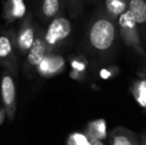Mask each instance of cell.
Wrapping results in <instances>:
<instances>
[{"mask_svg": "<svg viewBox=\"0 0 146 145\" xmlns=\"http://www.w3.org/2000/svg\"><path fill=\"white\" fill-rule=\"evenodd\" d=\"M128 9L138 26L143 45L146 49V0H128Z\"/></svg>", "mask_w": 146, "mask_h": 145, "instance_id": "cell-12", "label": "cell"}, {"mask_svg": "<svg viewBox=\"0 0 146 145\" xmlns=\"http://www.w3.org/2000/svg\"><path fill=\"white\" fill-rule=\"evenodd\" d=\"M120 39L117 22L96 8L88 21L84 37V50L96 65L113 60Z\"/></svg>", "mask_w": 146, "mask_h": 145, "instance_id": "cell-1", "label": "cell"}, {"mask_svg": "<svg viewBox=\"0 0 146 145\" xmlns=\"http://www.w3.org/2000/svg\"><path fill=\"white\" fill-rule=\"evenodd\" d=\"M18 49L13 28L0 32V65L15 77L18 75Z\"/></svg>", "mask_w": 146, "mask_h": 145, "instance_id": "cell-4", "label": "cell"}, {"mask_svg": "<svg viewBox=\"0 0 146 145\" xmlns=\"http://www.w3.org/2000/svg\"><path fill=\"white\" fill-rule=\"evenodd\" d=\"M86 75L87 73H82V72H78V71H72L71 72V77H73L76 81H84L86 79Z\"/></svg>", "mask_w": 146, "mask_h": 145, "instance_id": "cell-20", "label": "cell"}, {"mask_svg": "<svg viewBox=\"0 0 146 145\" xmlns=\"http://www.w3.org/2000/svg\"><path fill=\"white\" fill-rule=\"evenodd\" d=\"M129 93L135 103L140 107L146 109V69L132 81L129 87Z\"/></svg>", "mask_w": 146, "mask_h": 145, "instance_id": "cell-14", "label": "cell"}, {"mask_svg": "<svg viewBox=\"0 0 146 145\" xmlns=\"http://www.w3.org/2000/svg\"><path fill=\"white\" fill-rule=\"evenodd\" d=\"M66 3H67V11L70 17L78 18L83 14L86 0H66Z\"/></svg>", "mask_w": 146, "mask_h": 145, "instance_id": "cell-17", "label": "cell"}, {"mask_svg": "<svg viewBox=\"0 0 146 145\" xmlns=\"http://www.w3.org/2000/svg\"><path fill=\"white\" fill-rule=\"evenodd\" d=\"M120 40L125 47L133 50L146 63V49L143 45L138 26L130 10L125 11L117 20Z\"/></svg>", "mask_w": 146, "mask_h": 145, "instance_id": "cell-2", "label": "cell"}, {"mask_svg": "<svg viewBox=\"0 0 146 145\" xmlns=\"http://www.w3.org/2000/svg\"><path fill=\"white\" fill-rule=\"evenodd\" d=\"M145 69H146V63H145Z\"/></svg>", "mask_w": 146, "mask_h": 145, "instance_id": "cell-25", "label": "cell"}, {"mask_svg": "<svg viewBox=\"0 0 146 145\" xmlns=\"http://www.w3.org/2000/svg\"><path fill=\"white\" fill-rule=\"evenodd\" d=\"M90 145H106L102 140L96 139V138H90Z\"/></svg>", "mask_w": 146, "mask_h": 145, "instance_id": "cell-21", "label": "cell"}, {"mask_svg": "<svg viewBox=\"0 0 146 145\" xmlns=\"http://www.w3.org/2000/svg\"><path fill=\"white\" fill-rule=\"evenodd\" d=\"M6 116V113H5V110H4V109H1L0 107V124L3 122L4 118H5Z\"/></svg>", "mask_w": 146, "mask_h": 145, "instance_id": "cell-23", "label": "cell"}, {"mask_svg": "<svg viewBox=\"0 0 146 145\" xmlns=\"http://www.w3.org/2000/svg\"><path fill=\"white\" fill-rule=\"evenodd\" d=\"M27 14V7L24 0H4L2 6V18L6 26L21 20Z\"/></svg>", "mask_w": 146, "mask_h": 145, "instance_id": "cell-9", "label": "cell"}, {"mask_svg": "<svg viewBox=\"0 0 146 145\" xmlns=\"http://www.w3.org/2000/svg\"><path fill=\"white\" fill-rule=\"evenodd\" d=\"M44 36L45 31L42 28H38L34 43H33L30 51L28 52L27 56L25 57L23 71L28 77H32L33 73L37 71L39 65L48 55V50H47Z\"/></svg>", "mask_w": 146, "mask_h": 145, "instance_id": "cell-7", "label": "cell"}, {"mask_svg": "<svg viewBox=\"0 0 146 145\" xmlns=\"http://www.w3.org/2000/svg\"><path fill=\"white\" fill-rule=\"evenodd\" d=\"M110 145H140V136L124 126H117L108 133Z\"/></svg>", "mask_w": 146, "mask_h": 145, "instance_id": "cell-10", "label": "cell"}, {"mask_svg": "<svg viewBox=\"0 0 146 145\" xmlns=\"http://www.w3.org/2000/svg\"><path fill=\"white\" fill-rule=\"evenodd\" d=\"M85 132L90 138H96L104 141L108 138L106 120L104 118H98L88 122Z\"/></svg>", "mask_w": 146, "mask_h": 145, "instance_id": "cell-15", "label": "cell"}, {"mask_svg": "<svg viewBox=\"0 0 146 145\" xmlns=\"http://www.w3.org/2000/svg\"><path fill=\"white\" fill-rule=\"evenodd\" d=\"M37 30L38 26L34 20L33 12H28L25 17L21 19L18 31L16 32V43L20 57L25 58L27 56L36 38Z\"/></svg>", "mask_w": 146, "mask_h": 145, "instance_id": "cell-6", "label": "cell"}, {"mask_svg": "<svg viewBox=\"0 0 146 145\" xmlns=\"http://www.w3.org/2000/svg\"><path fill=\"white\" fill-rule=\"evenodd\" d=\"M0 95L2 105L5 110L6 117L9 121H13L17 109V95L14 75L4 69L0 79Z\"/></svg>", "mask_w": 146, "mask_h": 145, "instance_id": "cell-5", "label": "cell"}, {"mask_svg": "<svg viewBox=\"0 0 146 145\" xmlns=\"http://www.w3.org/2000/svg\"><path fill=\"white\" fill-rule=\"evenodd\" d=\"M73 33V26L69 18L61 15L48 24L45 31V43L49 54H57L68 42Z\"/></svg>", "mask_w": 146, "mask_h": 145, "instance_id": "cell-3", "label": "cell"}, {"mask_svg": "<svg viewBox=\"0 0 146 145\" xmlns=\"http://www.w3.org/2000/svg\"><path fill=\"white\" fill-rule=\"evenodd\" d=\"M71 65L74 71L87 73L90 63H88V57L85 54H80L73 56V58L71 60Z\"/></svg>", "mask_w": 146, "mask_h": 145, "instance_id": "cell-18", "label": "cell"}, {"mask_svg": "<svg viewBox=\"0 0 146 145\" xmlns=\"http://www.w3.org/2000/svg\"><path fill=\"white\" fill-rule=\"evenodd\" d=\"M67 10L66 0H36L35 12L44 24H49L53 19L64 15Z\"/></svg>", "mask_w": 146, "mask_h": 145, "instance_id": "cell-8", "label": "cell"}, {"mask_svg": "<svg viewBox=\"0 0 146 145\" xmlns=\"http://www.w3.org/2000/svg\"><path fill=\"white\" fill-rule=\"evenodd\" d=\"M98 7L117 22L118 18L128 10V0H102Z\"/></svg>", "mask_w": 146, "mask_h": 145, "instance_id": "cell-13", "label": "cell"}, {"mask_svg": "<svg viewBox=\"0 0 146 145\" xmlns=\"http://www.w3.org/2000/svg\"><path fill=\"white\" fill-rule=\"evenodd\" d=\"M65 69V60L57 54H49L39 65L37 72L43 77H52L62 73Z\"/></svg>", "mask_w": 146, "mask_h": 145, "instance_id": "cell-11", "label": "cell"}, {"mask_svg": "<svg viewBox=\"0 0 146 145\" xmlns=\"http://www.w3.org/2000/svg\"><path fill=\"white\" fill-rule=\"evenodd\" d=\"M140 145H146V130H144L140 135Z\"/></svg>", "mask_w": 146, "mask_h": 145, "instance_id": "cell-22", "label": "cell"}, {"mask_svg": "<svg viewBox=\"0 0 146 145\" xmlns=\"http://www.w3.org/2000/svg\"><path fill=\"white\" fill-rule=\"evenodd\" d=\"M111 63V62H110ZM110 63H106V64H100L96 65L98 66V77L100 79L104 81H108V79H113L114 77H116L119 73V68L116 65H112Z\"/></svg>", "mask_w": 146, "mask_h": 145, "instance_id": "cell-16", "label": "cell"}, {"mask_svg": "<svg viewBox=\"0 0 146 145\" xmlns=\"http://www.w3.org/2000/svg\"><path fill=\"white\" fill-rule=\"evenodd\" d=\"M67 145H90V139L85 131L74 132L68 137Z\"/></svg>", "mask_w": 146, "mask_h": 145, "instance_id": "cell-19", "label": "cell"}, {"mask_svg": "<svg viewBox=\"0 0 146 145\" xmlns=\"http://www.w3.org/2000/svg\"><path fill=\"white\" fill-rule=\"evenodd\" d=\"M86 2L88 4H100L102 2V0H86Z\"/></svg>", "mask_w": 146, "mask_h": 145, "instance_id": "cell-24", "label": "cell"}]
</instances>
